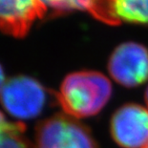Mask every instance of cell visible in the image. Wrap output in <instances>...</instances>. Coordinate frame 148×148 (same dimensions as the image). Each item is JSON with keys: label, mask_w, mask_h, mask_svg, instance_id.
<instances>
[{"label": "cell", "mask_w": 148, "mask_h": 148, "mask_svg": "<svg viewBox=\"0 0 148 148\" xmlns=\"http://www.w3.org/2000/svg\"><path fill=\"white\" fill-rule=\"evenodd\" d=\"M5 82L6 81H5V77H4V72H3V69L1 67V65H0V91L2 90Z\"/></svg>", "instance_id": "obj_11"}, {"label": "cell", "mask_w": 148, "mask_h": 148, "mask_svg": "<svg viewBox=\"0 0 148 148\" xmlns=\"http://www.w3.org/2000/svg\"><path fill=\"white\" fill-rule=\"evenodd\" d=\"M25 125L22 122L9 121L2 112H0V138L11 134H22Z\"/></svg>", "instance_id": "obj_10"}, {"label": "cell", "mask_w": 148, "mask_h": 148, "mask_svg": "<svg viewBox=\"0 0 148 148\" xmlns=\"http://www.w3.org/2000/svg\"><path fill=\"white\" fill-rule=\"evenodd\" d=\"M46 92L38 81L17 75L5 82L0 91V103L11 116L18 119H34L45 106Z\"/></svg>", "instance_id": "obj_3"}, {"label": "cell", "mask_w": 148, "mask_h": 148, "mask_svg": "<svg viewBox=\"0 0 148 148\" xmlns=\"http://www.w3.org/2000/svg\"><path fill=\"white\" fill-rule=\"evenodd\" d=\"M143 148H148V143H147V144H146V145H145V146H144Z\"/></svg>", "instance_id": "obj_13"}, {"label": "cell", "mask_w": 148, "mask_h": 148, "mask_svg": "<svg viewBox=\"0 0 148 148\" xmlns=\"http://www.w3.org/2000/svg\"><path fill=\"white\" fill-rule=\"evenodd\" d=\"M145 100H146V103H147V105H148V87H147L146 92H145Z\"/></svg>", "instance_id": "obj_12"}, {"label": "cell", "mask_w": 148, "mask_h": 148, "mask_svg": "<svg viewBox=\"0 0 148 148\" xmlns=\"http://www.w3.org/2000/svg\"><path fill=\"white\" fill-rule=\"evenodd\" d=\"M112 4L119 23H148V0H112Z\"/></svg>", "instance_id": "obj_8"}, {"label": "cell", "mask_w": 148, "mask_h": 148, "mask_svg": "<svg viewBox=\"0 0 148 148\" xmlns=\"http://www.w3.org/2000/svg\"><path fill=\"white\" fill-rule=\"evenodd\" d=\"M111 134L123 148H143L148 143V108L125 104L111 119Z\"/></svg>", "instance_id": "obj_5"}, {"label": "cell", "mask_w": 148, "mask_h": 148, "mask_svg": "<svg viewBox=\"0 0 148 148\" xmlns=\"http://www.w3.org/2000/svg\"><path fill=\"white\" fill-rule=\"evenodd\" d=\"M108 71L115 81L125 87L143 84L148 79V50L136 42L121 44L110 56Z\"/></svg>", "instance_id": "obj_4"}, {"label": "cell", "mask_w": 148, "mask_h": 148, "mask_svg": "<svg viewBox=\"0 0 148 148\" xmlns=\"http://www.w3.org/2000/svg\"><path fill=\"white\" fill-rule=\"evenodd\" d=\"M0 148H34L22 134H11L0 138Z\"/></svg>", "instance_id": "obj_9"}, {"label": "cell", "mask_w": 148, "mask_h": 148, "mask_svg": "<svg viewBox=\"0 0 148 148\" xmlns=\"http://www.w3.org/2000/svg\"><path fill=\"white\" fill-rule=\"evenodd\" d=\"M56 99L66 115L82 119L101 111L112 96V85L103 74L80 71L66 77Z\"/></svg>", "instance_id": "obj_1"}, {"label": "cell", "mask_w": 148, "mask_h": 148, "mask_svg": "<svg viewBox=\"0 0 148 148\" xmlns=\"http://www.w3.org/2000/svg\"><path fill=\"white\" fill-rule=\"evenodd\" d=\"M34 148H97V145L84 124L66 114H59L38 124Z\"/></svg>", "instance_id": "obj_2"}, {"label": "cell", "mask_w": 148, "mask_h": 148, "mask_svg": "<svg viewBox=\"0 0 148 148\" xmlns=\"http://www.w3.org/2000/svg\"><path fill=\"white\" fill-rule=\"evenodd\" d=\"M46 9H51L56 14L73 11L89 12L97 20L109 25H119L113 9L112 0H40Z\"/></svg>", "instance_id": "obj_7"}, {"label": "cell", "mask_w": 148, "mask_h": 148, "mask_svg": "<svg viewBox=\"0 0 148 148\" xmlns=\"http://www.w3.org/2000/svg\"><path fill=\"white\" fill-rule=\"evenodd\" d=\"M46 11L40 0H0V30L10 36L22 37Z\"/></svg>", "instance_id": "obj_6"}]
</instances>
